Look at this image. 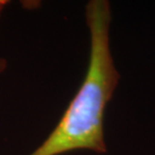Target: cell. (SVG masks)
I'll use <instances>...</instances> for the list:
<instances>
[{
	"instance_id": "1",
	"label": "cell",
	"mask_w": 155,
	"mask_h": 155,
	"mask_svg": "<svg viewBox=\"0 0 155 155\" xmlns=\"http://www.w3.org/2000/svg\"><path fill=\"white\" fill-rule=\"evenodd\" d=\"M111 18L108 0L87 3L90 52L85 78L54 130L28 155H63L78 150L107 152L105 113L120 80L110 49Z\"/></svg>"
},
{
	"instance_id": "2",
	"label": "cell",
	"mask_w": 155,
	"mask_h": 155,
	"mask_svg": "<svg viewBox=\"0 0 155 155\" xmlns=\"http://www.w3.org/2000/svg\"><path fill=\"white\" fill-rule=\"evenodd\" d=\"M9 4L8 0H0V18H1L3 12H4L5 8L7 7Z\"/></svg>"
},
{
	"instance_id": "3",
	"label": "cell",
	"mask_w": 155,
	"mask_h": 155,
	"mask_svg": "<svg viewBox=\"0 0 155 155\" xmlns=\"http://www.w3.org/2000/svg\"><path fill=\"white\" fill-rule=\"evenodd\" d=\"M7 68V61L5 58H0V74H2Z\"/></svg>"
}]
</instances>
